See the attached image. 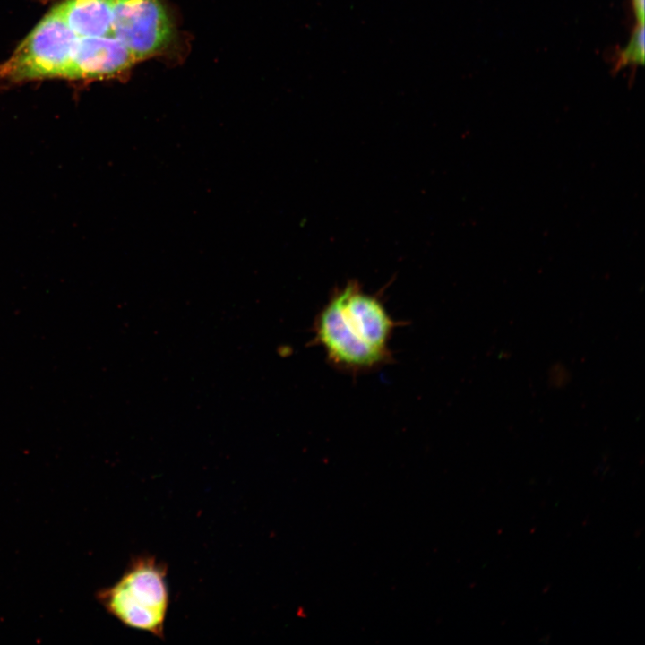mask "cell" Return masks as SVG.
Masks as SVG:
<instances>
[{"mask_svg": "<svg viewBox=\"0 0 645 645\" xmlns=\"http://www.w3.org/2000/svg\"><path fill=\"white\" fill-rule=\"evenodd\" d=\"M400 323L378 296L357 281L335 289L313 322V343L329 364L350 374L372 372L392 360L390 340Z\"/></svg>", "mask_w": 645, "mask_h": 645, "instance_id": "6da1fadb", "label": "cell"}, {"mask_svg": "<svg viewBox=\"0 0 645 645\" xmlns=\"http://www.w3.org/2000/svg\"><path fill=\"white\" fill-rule=\"evenodd\" d=\"M167 575L165 563L137 555L115 584L99 590L98 601L125 626L164 639L170 604Z\"/></svg>", "mask_w": 645, "mask_h": 645, "instance_id": "7a4b0ae2", "label": "cell"}, {"mask_svg": "<svg viewBox=\"0 0 645 645\" xmlns=\"http://www.w3.org/2000/svg\"><path fill=\"white\" fill-rule=\"evenodd\" d=\"M78 39L56 5L0 65V77L11 82L65 78Z\"/></svg>", "mask_w": 645, "mask_h": 645, "instance_id": "3957f363", "label": "cell"}, {"mask_svg": "<svg viewBox=\"0 0 645 645\" xmlns=\"http://www.w3.org/2000/svg\"><path fill=\"white\" fill-rule=\"evenodd\" d=\"M111 35L137 60L164 49L172 38V23L161 0H111Z\"/></svg>", "mask_w": 645, "mask_h": 645, "instance_id": "277c9868", "label": "cell"}, {"mask_svg": "<svg viewBox=\"0 0 645 645\" xmlns=\"http://www.w3.org/2000/svg\"><path fill=\"white\" fill-rule=\"evenodd\" d=\"M138 60L113 35L79 37L67 79H107L130 69Z\"/></svg>", "mask_w": 645, "mask_h": 645, "instance_id": "5b68a950", "label": "cell"}, {"mask_svg": "<svg viewBox=\"0 0 645 645\" xmlns=\"http://www.w3.org/2000/svg\"><path fill=\"white\" fill-rule=\"evenodd\" d=\"M57 5L78 37L111 35V0H64Z\"/></svg>", "mask_w": 645, "mask_h": 645, "instance_id": "8992f818", "label": "cell"}, {"mask_svg": "<svg viewBox=\"0 0 645 645\" xmlns=\"http://www.w3.org/2000/svg\"><path fill=\"white\" fill-rule=\"evenodd\" d=\"M645 56L644 25L636 23L627 45L621 49L615 63L613 72L617 73L628 65H641Z\"/></svg>", "mask_w": 645, "mask_h": 645, "instance_id": "52a82bcc", "label": "cell"}, {"mask_svg": "<svg viewBox=\"0 0 645 645\" xmlns=\"http://www.w3.org/2000/svg\"><path fill=\"white\" fill-rule=\"evenodd\" d=\"M645 0H632V6L636 22L644 25L645 21Z\"/></svg>", "mask_w": 645, "mask_h": 645, "instance_id": "ba28073f", "label": "cell"}]
</instances>
